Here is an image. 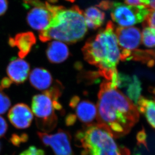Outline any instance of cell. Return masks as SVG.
Segmentation results:
<instances>
[{
  "mask_svg": "<svg viewBox=\"0 0 155 155\" xmlns=\"http://www.w3.org/2000/svg\"><path fill=\"white\" fill-rule=\"evenodd\" d=\"M96 107V124L114 138L128 134L140 119L136 105L110 81H104L101 85Z\"/></svg>",
  "mask_w": 155,
  "mask_h": 155,
  "instance_id": "obj_1",
  "label": "cell"
},
{
  "mask_svg": "<svg viewBox=\"0 0 155 155\" xmlns=\"http://www.w3.org/2000/svg\"><path fill=\"white\" fill-rule=\"evenodd\" d=\"M82 52L88 63L98 68L100 75L107 81L111 80L113 75L117 72V66L120 60V50L111 21L95 36L86 41Z\"/></svg>",
  "mask_w": 155,
  "mask_h": 155,
  "instance_id": "obj_2",
  "label": "cell"
},
{
  "mask_svg": "<svg viewBox=\"0 0 155 155\" xmlns=\"http://www.w3.org/2000/svg\"><path fill=\"white\" fill-rule=\"evenodd\" d=\"M52 17L48 26L39 33V39L45 42L50 40L72 44L84 38L86 32L84 12L78 6L69 9L50 4Z\"/></svg>",
  "mask_w": 155,
  "mask_h": 155,
  "instance_id": "obj_3",
  "label": "cell"
},
{
  "mask_svg": "<svg viewBox=\"0 0 155 155\" xmlns=\"http://www.w3.org/2000/svg\"><path fill=\"white\" fill-rule=\"evenodd\" d=\"M75 137L83 149L81 155H130L128 149L117 145L109 132L97 124L79 130Z\"/></svg>",
  "mask_w": 155,
  "mask_h": 155,
  "instance_id": "obj_4",
  "label": "cell"
},
{
  "mask_svg": "<svg viewBox=\"0 0 155 155\" xmlns=\"http://www.w3.org/2000/svg\"><path fill=\"white\" fill-rule=\"evenodd\" d=\"M61 95L59 85H54L44 91L42 94L34 95L32 101L33 114L36 117L38 129L44 132L54 130L57 125V117L55 113L54 102Z\"/></svg>",
  "mask_w": 155,
  "mask_h": 155,
  "instance_id": "obj_5",
  "label": "cell"
},
{
  "mask_svg": "<svg viewBox=\"0 0 155 155\" xmlns=\"http://www.w3.org/2000/svg\"><path fill=\"white\" fill-rule=\"evenodd\" d=\"M98 7L110 10L113 20L122 27L132 26L143 22L152 10L143 6H130L109 1L101 2Z\"/></svg>",
  "mask_w": 155,
  "mask_h": 155,
  "instance_id": "obj_6",
  "label": "cell"
},
{
  "mask_svg": "<svg viewBox=\"0 0 155 155\" xmlns=\"http://www.w3.org/2000/svg\"><path fill=\"white\" fill-rule=\"evenodd\" d=\"M22 1L25 7L31 8L27 16V21L30 26L40 32L45 29L52 17L50 4L43 3L40 0Z\"/></svg>",
  "mask_w": 155,
  "mask_h": 155,
  "instance_id": "obj_7",
  "label": "cell"
},
{
  "mask_svg": "<svg viewBox=\"0 0 155 155\" xmlns=\"http://www.w3.org/2000/svg\"><path fill=\"white\" fill-rule=\"evenodd\" d=\"M117 44L120 48V59L127 60L130 52L140 45L142 33L139 28L134 27H118L116 30Z\"/></svg>",
  "mask_w": 155,
  "mask_h": 155,
  "instance_id": "obj_8",
  "label": "cell"
},
{
  "mask_svg": "<svg viewBox=\"0 0 155 155\" xmlns=\"http://www.w3.org/2000/svg\"><path fill=\"white\" fill-rule=\"evenodd\" d=\"M37 134L44 145L51 147L55 155H74L71 145V136L67 131L59 129L54 134L42 132Z\"/></svg>",
  "mask_w": 155,
  "mask_h": 155,
  "instance_id": "obj_9",
  "label": "cell"
},
{
  "mask_svg": "<svg viewBox=\"0 0 155 155\" xmlns=\"http://www.w3.org/2000/svg\"><path fill=\"white\" fill-rule=\"evenodd\" d=\"M8 117L14 127L18 129H25L29 127L32 124L33 114L28 105L20 103L11 108Z\"/></svg>",
  "mask_w": 155,
  "mask_h": 155,
  "instance_id": "obj_10",
  "label": "cell"
},
{
  "mask_svg": "<svg viewBox=\"0 0 155 155\" xmlns=\"http://www.w3.org/2000/svg\"><path fill=\"white\" fill-rule=\"evenodd\" d=\"M30 72L29 63L22 59H14L8 65L7 73L12 83L23 84L27 79Z\"/></svg>",
  "mask_w": 155,
  "mask_h": 155,
  "instance_id": "obj_11",
  "label": "cell"
},
{
  "mask_svg": "<svg viewBox=\"0 0 155 155\" xmlns=\"http://www.w3.org/2000/svg\"><path fill=\"white\" fill-rule=\"evenodd\" d=\"M36 42L35 35L31 32L18 33L14 38L9 40V44L11 47L17 48L18 55L21 59L23 58L29 53Z\"/></svg>",
  "mask_w": 155,
  "mask_h": 155,
  "instance_id": "obj_12",
  "label": "cell"
},
{
  "mask_svg": "<svg viewBox=\"0 0 155 155\" xmlns=\"http://www.w3.org/2000/svg\"><path fill=\"white\" fill-rule=\"evenodd\" d=\"M74 108L76 117L85 124L86 127L96 124L97 107L93 103L87 100L79 101Z\"/></svg>",
  "mask_w": 155,
  "mask_h": 155,
  "instance_id": "obj_13",
  "label": "cell"
},
{
  "mask_svg": "<svg viewBox=\"0 0 155 155\" xmlns=\"http://www.w3.org/2000/svg\"><path fill=\"white\" fill-rule=\"evenodd\" d=\"M30 82L33 87L39 91H45L51 85L53 78L48 70L36 68L30 74Z\"/></svg>",
  "mask_w": 155,
  "mask_h": 155,
  "instance_id": "obj_14",
  "label": "cell"
},
{
  "mask_svg": "<svg viewBox=\"0 0 155 155\" xmlns=\"http://www.w3.org/2000/svg\"><path fill=\"white\" fill-rule=\"evenodd\" d=\"M47 58L52 63L64 61L69 56V50L66 44L59 41H53L47 47Z\"/></svg>",
  "mask_w": 155,
  "mask_h": 155,
  "instance_id": "obj_15",
  "label": "cell"
},
{
  "mask_svg": "<svg viewBox=\"0 0 155 155\" xmlns=\"http://www.w3.org/2000/svg\"><path fill=\"white\" fill-rule=\"evenodd\" d=\"M84 15L86 27L92 29H96L101 26L105 19L104 13L95 7L86 9Z\"/></svg>",
  "mask_w": 155,
  "mask_h": 155,
  "instance_id": "obj_16",
  "label": "cell"
},
{
  "mask_svg": "<svg viewBox=\"0 0 155 155\" xmlns=\"http://www.w3.org/2000/svg\"><path fill=\"white\" fill-rule=\"evenodd\" d=\"M139 113L143 114L149 124L153 129L155 128V104L154 100H150L140 96L136 104Z\"/></svg>",
  "mask_w": 155,
  "mask_h": 155,
  "instance_id": "obj_17",
  "label": "cell"
},
{
  "mask_svg": "<svg viewBox=\"0 0 155 155\" xmlns=\"http://www.w3.org/2000/svg\"><path fill=\"white\" fill-rule=\"evenodd\" d=\"M154 55L155 54L153 50L136 49L130 52L127 60H138L143 63H147L148 66L152 67L154 65Z\"/></svg>",
  "mask_w": 155,
  "mask_h": 155,
  "instance_id": "obj_18",
  "label": "cell"
},
{
  "mask_svg": "<svg viewBox=\"0 0 155 155\" xmlns=\"http://www.w3.org/2000/svg\"><path fill=\"white\" fill-rule=\"evenodd\" d=\"M126 87L127 97L136 105L142 91L141 82L136 75L132 76Z\"/></svg>",
  "mask_w": 155,
  "mask_h": 155,
  "instance_id": "obj_19",
  "label": "cell"
},
{
  "mask_svg": "<svg viewBox=\"0 0 155 155\" xmlns=\"http://www.w3.org/2000/svg\"><path fill=\"white\" fill-rule=\"evenodd\" d=\"M155 30L146 27H144L142 33V40L144 45L148 48L155 46Z\"/></svg>",
  "mask_w": 155,
  "mask_h": 155,
  "instance_id": "obj_20",
  "label": "cell"
},
{
  "mask_svg": "<svg viewBox=\"0 0 155 155\" xmlns=\"http://www.w3.org/2000/svg\"><path fill=\"white\" fill-rule=\"evenodd\" d=\"M10 106L11 101L9 97L0 91V114L6 113Z\"/></svg>",
  "mask_w": 155,
  "mask_h": 155,
  "instance_id": "obj_21",
  "label": "cell"
},
{
  "mask_svg": "<svg viewBox=\"0 0 155 155\" xmlns=\"http://www.w3.org/2000/svg\"><path fill=\"white\" fill-rule=\"evenodd\" d=\"M28 140V135L26 134H23L20 135L13 134L10 139L11 143L15 146L17 147H19L21 143L26 142Z\"/></svg>",
  "mask_w": 155,
  "mask_h": 155,
  "instance_id": "obj_22",
  "label": "cell"
},
{
  "mask_svg": "<svg viewBox=\"0 0 155 155\" xmlns=\"http://www.w3.org/2000/svg\"><path fill=\"white\" fill-rule=\"evenodd\" d=\"M143 26L155 30V10H152L143 20Z\"/></svg>",
  "mask_w": 155,
  "mask_h": 155,
  "instance_id": "obj_23",
  "label": "cell"
},
{
  "mask_svg": "<svg viewBox=\"0 0 155 155\" xmlns=\"http://www.w3.org/2000/svg\"><path fill=\"white\" fill-rule=\"evenodd\" d=\"M126 4L130 6H143L145 7L150 8L149 0H124Z\"/></svg>",
  "mask_w": 155,
  "mask_h": 155,
  "instance_id": "obj_24",
  "label": "cell"
},
{
  "mask_svg": "<svg viewBox=\"0 0 155 155\" xmlns=\"http://www.w3.org/2000/svg\"><path fill=\"white\" fill-rule=\"evenodd\" d=\"M20 155H45L44 151L34 146L30 147Z\"/></svg>",
  "mask_w": 155,
  "mask_h": 155,
  "instance_id": "obj_25",
  "label": "cell"
},
{
  "mask_svg": "<svg viewBox=\"0 0 155 155\" xmlns=\"http://www.w3.org/2000/svg\"><path fill=\"white\" fill-rule=\"evenodd\" d=\"M137 139L138 140V144L143 145L148 150V145L147 143V135L144 129H142L137 134Z\"/></svg>",
  "mask_w": 155,
  "mask_h": 155,
  "instance_id": "obj_26",
  "label": "cell"
},
{
  "mask_svg": "<svg viewBox=\"0 0 155 155\" xmlns=\"http://www.w3.org/2000/svg\"><path fill=\"white\" fill-rule=\"evenodd\" d=\"M7 129V123L3 117L0 116V138L4 136Z\"/></svg>",
  "mask_w": 155,
  "mask_h": 155,
  "instance_id": "obj_27",
  "label": "cell"
},
{
  "mask_svg": "<svg viewBox=\"0 0 155 155\" xmlns=\"http://www.w3.org/2000/svg\"><path fill=\"white\" fill-rule=\"evenodd\" d=\"M12 84V81L9 79V78H4L0 84V91H2L3 89L9 88Z\"/></svg>",
  "mask_w": 155,
  "mask_h": 155,
  "instance_id": "obj_28",
  "label": "cell"
},
{
  "mask_svg": "<svg viewBox=\"0 0 155 155\" xmlns=\"http://www.w3.org/2000/svg\"><path fill=\"white\" fill-rule=\"evenodd\" d=\"M76 115L75 114H68L65 118V123L68 126H70L74 124L76 120Z\"/></svg>",
  "mask_w": 155,
  "mask_h": 155,
  "instance_id": "obj_29",
  "label": "cell"
},
{
  "mask_svg": "<svg viewBox=\"0 0 155 155\" xmlns=\"http://www.w3.org/2000/svg\"><path fill=\"white\" fill-rule=\"evenodd\" d=\"M7 0H0V16L4 15L8 9Z\"/></svg>",
  "mask_w": 155,
  "mask_h": 155,
  "instance_id": "obj_30",
  "label": "cell"
},
{
  "mask_svg": "<svg viewBox=\"0 0 155 155\" xmlns=\"http://www.w3.org/2000/svg\"><path fill=\"white\" fill-rule=\"evenodd\" d=\"M80 101V98L78 96H74L71 98L69 103L70 107L72 108H74L76 107V105H78V103Z\"/></svg>",
  "mask_w": 155,
  "mask_h": 155,
  "instance_id": "obj_31",
  "label": "cell"
},
{
  "mask_svg": "<svg viewBox=\"0 0 155 155\" xmlns=\"http://www.w3.org/2000/svg\"><path fill=\"white\" fill-rule=\"evenodd\" d=\"M150 8L152 10H155V0H149Z\"/></svg>",
  "mask_w": 155,
  "mask_h": 155,
  "instance_id": "obj_32",
  "label": "cell"
},
{
  "mask_svg": "<svg viewBox=\"0 0 155 155\" xmlns=\"http://www.w3.org/2000/svg\"><path fill=\"white\" fill-rule=\"evenodd\" d=\"M1 148H2L1 143H0V152H1Z\"/></svg>",
  "mask_w": 155,
  "mask_h": 155,
  "instance_id": "obj_33",
  "label": "cell"
},
{
  "mask_svg": "<svg viewBox=\"0 0 155 155\" xmlns=\"http://www.w3.org/2000/svg\"><path fill=\"white\" fill-rule=\"evenodd\" d=\"M68 1H69L70 2H74V0H68Z\"/></svg>",
  "mask_w": 155,
  "mask_h": 155,
  "instance_id": "obj_34",
  "label": "cell"
},
{
  "mask_svg": "<svg viewBox=\"0 0 155 155\" xmlns=\"http://www.w3.org/2000/svg\"><path fill=\"white\" fill-rule=\"evenodd\" d=\"M138 155V154H137V155Z\"/></svg>",
  "mask_w": 155,
  "mask_h": 155,
  "instance_id": "obj_35",
  "label": "cell"
}]
</instances>
